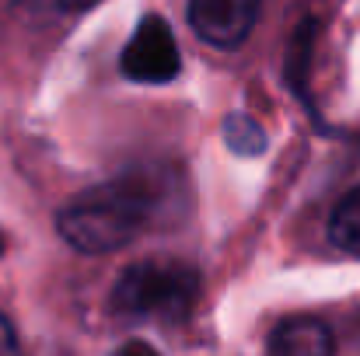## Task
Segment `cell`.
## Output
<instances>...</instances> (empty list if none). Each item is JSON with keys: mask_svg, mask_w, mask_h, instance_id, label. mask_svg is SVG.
Returning <instances> with one entry per match:
<instances>
[{"mask_svg": "<svg viewBox=\"0 0 360 356\" xmlns=\"http://www.w3.org/2000/svg\"><path fill=\"white\" fill-rule=\"evenodd\" d=\"M154 210V185L143 175H122L70 199L56 213V231L70 248L84 255H105L143 235Z\"/></svg>", "mask_w": 360, "mask_h": 356, "instance_id": "obj_1", "label": "cell"}, {"mask_svg": "<svg viewBox=\"0 0 360 356\" xmlns=\"http://www.w3.org/2000/svg\"><path fill=\"white\" fill-rule=\"evenodd\" d=\"M200 272L179 258H143L126 265L112 286V311L122 318L179 322L200 297Z\"/></svg>", "mask_w": 360, "mask_h": 356, "instance_id": "obj_2", "label": "cell"}, {"mask_svg": "<svg viewBox=\"0 0 360 356\" xmlns=\"http://www.w3.org/2000/svg\"><path fill=\"white\" fill-rule=\"evenodd\" d=\"M120 70L133 84H168V81L179 77L182 56H179L175 35H172V28L161 14L140 18L129 42L122 46Z\"/></svg>", "mask_w": 360, "mask_h": 356, "instance_id": "obj_3", "label": "cell"}, {"mask_svg": "<svg viewBox=\"0 0 360 356\" xmlns=\"http://www.w3.org/2000/svg\"><path fill=\"white\" fill-rule=\"evenodd\" d=\"M262 0H189V28L217 49H235L255 28Z\"/></svg>", "mask_w": 360, "mask_h": 356, "instance_id": "obj_4", "label": "cell"}, {"mask_svg": "<svg viewBox=\"0 0 360 356\" xmlns=\"http://www.w3.org/2000/svg\"><path fill=\"white\" fill-rule=\"evenodd\" d=\"M266 356H336V343L326 322L297 315L269 332Z\"/></svg>", "mask_w": 360, "mask_h": 356, "instance_id": "obj_5", "label": "cell"}, {"mask_svg": "<svg viewBox=\"0 0 360 356\" xmlns=\"http://www.w3.org/2000/svg\"><path fill=\"white\" fill-rule=\"evenodd\" d=\"M329 241L347 251V255H360V185H354L329 217Z\"/></svg>", "mask_w": 360, "mask_h": 356, "instance_id": "obj_6", "label": "cell"}, {"mask_svg": "<svg viewBox=\"0 0 360 356\" xmlns=\"http://www.w3.org/2000/svg\"><path fill=\"white\" fill-rule=\"evenodd\" d=\"M224 143L238 157H255V154L266 150V129L245 112H231L224 119Z\"/></svg>", "mask_w": 360, "mask_h": 356, "instance_id": "obj_7", "label": "cell"}, {"mask_svg": "<svg viewBox=\"0 0 360 356\" xmlns=\"http://www.w3.org/2000/svg\"><path fill=\"white\" fill-rule=\"evenodd\" d=\"M0 356H21V346H18V332L11 325V318L0 311Z\"/></svg>", "mask_w": 360, "mask_h": 356, "instance_id": "obj_8", "label": "cell"}, {"mask_svg": "<svg viewBox=\"0 0 360 356\" xmlns=\"http://www.w3.org/2000/svg\"><path fill=\"white\" fill-rule=\"evenodd\" d=\"M116 356H158L154 346H147V343H126Z\"/></svg>", "mask_w": 360, "mask_h": 356, "instance_id": "obj_9", "label": "cell"}, {"mask_svg": "<svg viewBox=\"0 0 360 356\" xmlns=\"http://www.w3.org/2000/svg\"><path fill=\"white\" fill-rule=\"evenodd\" d=\"M67 11H88V7H95L98 0H60Z\"/></svg>", "mask_w": 360, "mask_h": 356, "instance_id": "obj_10", "label": "cell"}, {"mask_svg": "<svg viewBox=\"0 0 360 356\" xmlns=\"http://www.w3.org/2000/svg\"><path fill=\"white\" fill-rule=\"evenodd\" d=\"M0 255H4V235H0Z\"/></svg>", "mask_w": 360, "mask_h": 356, "instance_id": "obj_11", "label": "cell"}]
</instances>
